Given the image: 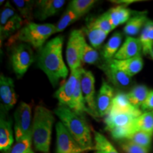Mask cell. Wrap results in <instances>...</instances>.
<instances>
[{"instance_id": "33", "label": "cell", "mask_w": 153, "mask_h": 153, "mask_svg": "<svg viewBox=\"0 0 153 153\" xmlns=\"http://www.w3.org/2000/svg\"><path fill=\"white\" fill-rule=\"evenodd\" d=\"M95 2L94 0H73L69 4L81 18L92 8Z\"/></svg>"}, {"instance_id": "23", "label": "cell", "mask_w": 153, "mask_h": 153, "mask_svg": "<svg viewBox=\"0 0 153 153\" xmlns=\"http://www.w3.org/2000/svg\"><path fill=\"white\" fill-rule=\"evenodd\" d=\"M85 32L89 38L91 47L95 49L99 48L102 45L107 36L108 35V33H105L104 31L96 27L91 22H89V24H87L86 26Z\"/></svg>"}, {"instance_id": "18", "label": "cell", "mask_w": 153, "mask_h": 153, "mask_svg": "<svg viewBox=\"0 0 153 153\" xmlns=\"http://www.w3.org/2000/svg\"><path fill=\"white\" fill-rule=\"evenodd\" d=\"M14 143L12 121L11 118H7L1 112L0 120V150L1 151L9 150Z\"/></svg>"}, {"instance_id": "4", "label": "cell", "mask_w": 153, "mask_h": 153, "mask_svg": "<svg viewBox=\"0 0 153 153\" xmlns=\"http://www.w3.org/2000/svg\"><path fill=\"white\" fill-rule=\"evenodd\" d=\"M56 33L55 25L52 24H26L9 40V45L20 41L28 43L35 48L41 49L48 38Z\"/></svg>"}, {"instance_id": "10", "label": "cell", "mask_w": 153, "mask_h": 153, "mask_svg": "<svg viewBox=\"0 0 153 153\" xmlns=\"http://www.w3.org/2000/svg\"><path fill=\"white\" fill-rule=\"evenodd\" d=\"M82 70L83 68H80L71 71L68 80L55 91L54 97L58 100L59 106H70Z\"/></svg>"}, {"instance_id": "11", "label": "cell", "mask_w": 153, "mask_h": 153, "mask_svg": "<svg viewBox=\"0 0 153 153\" xmlns=\"http://www.w3.org/2000/svg\"><path fill=\"white\" fill-rule=\"evenodd\" d=\"M0 99L4 111L11 109L17 101L14 80L2 74L0 77Z\"/></svg>"}, {"instance_id": "16", "label": "cell", "mask_w": 153, "mask_h": 153, "mask_svg": "<svg viewBox=\"0 0 153 153\" xmlns=\"http://www.w3.org/2000/svg\"><path fill=\"white\" fill-rule=\"evenodd\" d=\"M100 68L106 74L110 82H112L116 87L125 88L128 87L131 84V76L115 68L111 64L109 61H106V62Z\"/></svg>"}, {"instance_id": "8", "label": "cell", "mask_w": 153, "mask_h": 153, "mask_svg": "<svg viewBox=\"0 0 153 153\" xmlns=\"http://www.w3.org/2000/svg\"><path fill=\"white\" fill-rule=\"evenodd\" d=\"M57 139L56 153H82L89 150L80 146L62 122L55 126Z\"/></svg>"}, {"instance_id": "21", "label": "cell", "mask_w": 153, "mask_h": 153, "mask_svg": "<svg viewBox=\"0 0 153 153\" xmlns=\"http://www.w3.org/2000/svg\"><path fill=\"white\" fill-rule=\"evenodd\" d=\"M69 108L83 118H85V113H87V114H90L92 117L96 118L95 115L88 108L87 104H86V102L85 99H84L83 95H82L81 91L79 79L78 81L75 91H74L73 97H72L71 103H70Z\"/></svg>"}, {"instance_id": "2", "label": "cell", "mask_w": 153, "mask_h": 153, "mask_svg": "<svg viewBox=\"0 0 153 153\" xmlns=\"http://www.w3.org/2000/svg\"><path fill=\"white\" fill-rule=\"evenodd\" d=\"M54 113L80 146L89 150H95L90 128L85 118L65 106H59Z\"/></svg>"}, {"instance_id": "25", "label": "cell", "mask_w": 153, "mask_h": 153, "mask_svg": "<svg viewBox=\"0 0 153 153\" xmlns=\"http://www.w3.org/2000/svg\"><path fill=\"white\" fill-rule=\"evenodd\" d=\"M148 19L145 14H137L136 16L132 17L126 23L125 27L123 28V32L128 37L137 35L140 30L148 22Z\"/></svg>"}, {"instance_id": "34", "label": "cell", "mask_w": 153, "mask_h": 153, "mask_svg": "<svg viewBox=\"0 0 153 153\" xmlns=\"http://www.w3.org/2000/svg\"><path fill=\"white\" fill-rule=\"evenodd\" d=\"M99 55L97 50L88 45L87 42L85 43L81 56L82 62L86 64H95L99 61Z\"/></svg>"}, {"instance_id": "19", "label": "cell", "mask_w": 153, "mask_h": 153, "mask_svg": "<svg viewBox=\"0 0 153 153\" xmlns=\"http://www.w3.org/2000/svg\"><path fill=\"white\" fill-rule=\"evenodd\" d=\"M106 13L112 27L115 29L119 25L128 22L133 11L123 6H117L111 8Z\"/></svg>"}, {"instance_id": "40", "label": "cell", "mask_w": 153, "mask_h": 153, "mask_svg": "<svg viewBox=\"0 0 153 153\" xmlns=\"http://www.w3.org/2000/svg\"><path fill=\"white\" fill-rule=\"evenodd\" d=\"M150 55L151 57H152V60H153V46H152V50H151V52H150Z\"/></svg>"}, {"instance_id": "38", "label": "cell", "mask_w": 153, "mask_h": 153, "mask_svg": "<svg viewBox=\"0 0 153 153\" xmlns=\"http://www.w3.org/2000/svg\"><path fill=\"white\" fill-rule=\"evenodd\" d=\"M120 147L126 153H149V149L140 146L130 140L120 143Z\"/></svg>"}, {"instance_id": "17", "label": "cell", "mask_w": 153, "mask_h": 153, "mask_svg": "<svg viewBox=\"0 0 153 153\" xmlns=\"http://www.w3.org/2000/svg\"><path fill=\"white\" fill-rule=\"evenodd\" d=\"M108 61L115 68L124 72L131 76L139 73L142 70L143 65H144L143 57L140 55L133 58L127 59V60H118L112 59Z\"/></svg>"}, {"instance_id": "39", "label": "cell", "mask_w": 153, "mask_h": 153, "mask_svg": "<svg viewBox=\"0 0 153 153\" xmlns=\"http://www.w3.org/2000/svg\"><path fill=\"white\" fill-rule=\"evenodd\" d=\"M142 111L149 112L153 110V90L149 91L148 96L140 107Z\"/></svg>"}, {"instance_id": "27", "label": "cell", "mask_w": 153, "mask_h": 153, "mask_svg": "<svg viewBox=\"0 0 153 153\" xmlns=\"http://www.w3.org/2000/svg\"><path fill=\"white\" fill-rule=\"evenodd\" d=\"M148 88L145 85H137L127 94L130 103L136 108L140 109V107L144 102L149 93Z\"/></svg>"}, {"instance_id": "29", "label": "cell", "mask_w": 153, "mask_h": 153, "mask_svg": "<svg viewBox=\"0 0 153 153\" xmlns=\"http://www.w3.org/2000/svg\"><path fill=\"white\" fill-rule=\"evenodd\" d=\"M80 18V16L74 11L70 4L67 7L65 12L61 16L57 24L55 25L56 27V33H60L64 30L70 24H73L76 21Z\"/></svg>"}, {"instance_id": "9", "label": "cell", "mask_w": 153, "mask_h": 153, "mask_svg": "<svg viewBox=\"0 0 153 153\" xmlns=\"http://www.w3.org/2000/svg\"><path fill=\"white\" fill-rule=\"evenodd\" d=\"M79 83L87 106L93 112L96 118L99 117L96 101L97 100L95 99V78L92 72L83 69L80 74Z\"/></svg>"}, {"instance_id": "13", "label": "cell", "mask_w": 153, "mask_h": 153, "mask_svg": "<svg viewBox=\"0 0 153 153\" xmlns=\"http://www.w3.org/2000/svg\"><path fill=\"white\" fill-rule=\"evenodd\" d=\"M114 91L109 84L103 80L97 98V106L100 117L106 116L111 109Z\"/></svg>"}, {"instance_id": "26", "label": "cell", "mask_w": 153, "mask_h": 153, "mask_svg": "<svg viewBox=\"0 0 153 153\" xmlns=\"http://www.w3.org/2000/svg\"><path fill=\"white\" fill-rule=\"evenodd\" d=\"M134 132L143 131L153 134V111L144 112L134 120Z\"/></svg>"}, {"instance_id": "5", "label": "cell", "mask_w": 153, "mask_h": 153, "mask_svg": "<svg viewBox=\"0 0 153 153\" xmlns=\"http://www.w3.org/2000/svg\"><path fill=\"white\" fill-rule=\"evenodd\" d=\"M86 43L83 31L73 30L70 33L66 49L67 62L71 71L82 68L81 56Z\"/></svg>"}, {"instance_id": "20", "label": "cell", "mask_w": 153, "mask_h": 153, "mask_svg": "<svg viewBox=\"0 0 153 153\" xmlns=\"http://www.w3.org/2000/svg\"><path fill=\"white\" fill-rule=\"evenodd\" d=\"M111 111L132 113V114L138 115H141L143 113L141 109L135 108L130 103L128 99L127 94L123 92H119L115 96L112 101Z\"/></svg>"}, {"instance_id": "28", "label": "cell", "mask_w": 153, "mask_h": 153, "mask_svg": "<svg viewBox=\"0 0 153 153\" xmlns=\"http://www.w3.org/2000/svg\"><path fill=\"white\" fill-rule=\"evenodd\" d=\"M23 24H24V21L22 20V17L17 14L9 19L4 26L0 27L1 42H2L3 40L7 37L13 36V34L16 31H19Z\"/></svg>"}, {"instance_id": "30", "label": "cell", "mask_w": 153, "mask_h": 153, "mask_svg": "<svg viewBox=\"0 0 153 153\" xmlns=\"http://www.w3.org/2000/svg\"><path fill=\"white\" fill-rule=\"evenodd\" d=\"M94 148L98 153H118L104 135L94 131Z\"/></svg>"}, {"instance_id": "41", "label": "cell", "mask_w": 153, "mask_h": 153, "mask_svg": "<svg viewBox=\"0 0 153 153\" xmlns=\"http://www.w3.org/2000/svg\"><path fill=\"white\" fill-rule=\"evenodd\" d=\"M26 153H35V152H33V151H32V150H31V149H30V150H28V152H26Z\"/></svg>"}, {"instance_id": "36", "label": "cell", "mask_w": 153, "mask_h": 153, "mask_svg": "<svg viewBox=\"0 0 153 153\" xmlns=\"http://www.w3.org/2000/svg\"><path fill=\"white\" fill-rule=\"evenodd\" d=\"M32 137H26L18 141L11 148L10 153H26L31 149Z\"/></svg>"}, {"instance_id": "35", "label": "cell", "mask_w": 153, "mask_h": 153, "mask_svg": "<svg viewBox=\"0 0 153 153\" xmlns=\"http://www.w3.org/2000/svg\"><path fill=\"white\" fill-rule=\"evenodd\" d=\"M91 22L96 27L99 28V29H101L108 34L114 30V28L112 27L111 24L106 12L101 14V16L97 17V19H92Z\"/></svg>"}, {"instance_id": "3", "label": "cell", "mask_w": 153, "mask_h": 153, "mask_svg": "<svg viewBox=\"0 0 153 153\" xmlns=\"http://www.w3.org/2000/svg\"><path fill=\"white\" fill-rule=\"evenodd\" d=\"M55 118L53 113L43 106L36 107L32 124V138L36 150L49 153Z\"/></svg>"}, {"instance_id": "31", "label": "cell", "mask_w": 153, "mask_h": 153, "mask_svg": "<svg viewBox=\"0 0 153 153\" xmlns=\"http://www.w3.org/2000/svg\"><path fill=\"white\" fill-rule=\"evenodd\" d=\"M14 5L18 9L20 15L26 21V24L33 19V10L35 7V1H25V0H14Z\"/></svg>"}, {"instance_id": "42", "label": "cell", "mask_w": 153, "mask_h": 153, "mask_svg": "<svg viewBox=\"0 0 153 153\" xmlns=\"http://www.w3.org/2000/svg\"><path fill=\"white\" fill-rule=\"evenodd\" d=\"M95 153H98V152H95Z\"/></svg>"}, {"instance_id": "43", "label": "cell", "mask_w": 153, "mask_h": 153, "mask_svg": "<svg viewBox=\"0 0 153 153\" xmlns=\"http://www.w3.org/2000/svg\"></svg>"}, {"instance_id": "6", "label": "cell", "mask_w": 153, "mask_h": 153, "mask_svg": "<svg viewBox=\"0 0 153 153\" xmlns=\"http://www.w3.org/2000/svg\"><path fill=\"white\" fill-rule=\"evenodd\" d=\"M14 133L16 142L26 137H32L31 108L25 102H21L14 113Z\"/></svg>"}, {"instance_id": "7", "label": "cell", "mask_w": 153, "mask_h": 153, "mask_svg": "<svg viewBox=\"0 0 153 153\" xmlns=\"http://www.w3.org/2000/svg\"><path fill=\"white\" fill-rule=\"evenodd\" d=\"M33 60V51L28 44L23 43L15 48L11 55V64L14 72L19 78L27 72Z\"/></svg>"}, {"instance_id": "15", "label": "cell", "mask_w": 153, "mask_h": 153, "mask_svg": "<svg viewBox=\"0 0 153 153\" xmlns=\"http://www.w3.org/2000/svg\"><path fill=\"white\" fill-rule=\"evenodd\" d=\"M142 45L139 38L127 37L120 49L115 55L114 59L118 60H127L140 55Z\"/></svg>"}, {"instance_id": "37", "label": "cell", "mask_w": 153, "mask_h": 153, "mask_svg": "<svg viewBox=\"0 0 153 153\" xmlns=\"http://www.w3.org/2000/svg\"><path fill=\"white\" fill-rule=\"evenodd\" d=\"M16 14V13L15 11V9L9 1H7L5 4L4 7L1 12V15H0V27L4 26L6 23Z\"/></svg>"}, {"instance_id": "24", "label": "cell", "mask_w": 153, "mask_h": 153, "mask_svg": "<svg viewBox=\"0 0 153 153\" xmlns=\"http://www.w3.org/2000/svg\"><path fill=\"white\" fill-rule=\"evenodd\" d=\"M140 41L142 45V51L144 55H148L153 46V22L148 20L143 27Z\"/></svg>"}, {"instance_id": "22", "label": "cell", "mask_w": 153, "mask_h": 153, "mask_svg": "<svg viewBox=\"0 0 153 153\" xmlns=\"http://www.w3.org/2000/svg\"><path fill=\"white\" fill-rule=\"evenodd\" d=\"M122 40L123 35L120 32H116L109 38L102 51V55L106 61L114 59L115 55L121 46Z\"/></svg>"}, {"instance_id": "1", "label": "cell", "mask_w": 153, "mask_h": 153, "mask_svg": "<svg viewBox=\"0 0 153 153\" xmlns=\"http://www.w3.org/2000/svg\"><path fill=\"white\" fill-rule=\"evenodd\" d=\"M63 42L62 36L53 38L40 49L38 56V67L45 72L54 87L68 75V69L62 57Z\"/></svg>"}, {"instance_id": "12", "label": "cell", "mask_w": 153, "mask_h": 153, "mask_svg": "<svg viewBox=\"0 0 153 153\" xmlns=\"http://www.w3.org/2000/svg\"><path fill=\"white\" fill-rule=\"evenodd\" d=\"M65 4V0H41L36 1L34 16L39 21L54 16Z\"/></svg>"}, {"instance_id": "14", "label": "cell", "mask_w": 153, "mask_h": 153, "mask_svg": "<svg viewBox=\"0 0 153 153\" xmlns=\"http://www.w3.org/2000/svg\"><path fill=\"white\" fill-rule=\"evenodd\" d=\"M140 116V115L132 113L110 111L104 119L106 124L105 129L110 132L114 129L126 127L131 125L134 120Z\"/></svg>"}, {"instance_id": "32", "label": "cell", "mask_w": 153, "mask_h": 153, "mask_svg": "<svg viewBox=\"0 0 153 153\" xmlns=\"http://www.w3.org/2000/svg\"><path fill=\"white\" fill-rule=\"evenodd\" d=\"M152 133L143 131H137L132 134L131 136L127 139V140L131 141L132 143H135V144L150 150L152 140Z\"/></svg>"}]
</instances>
